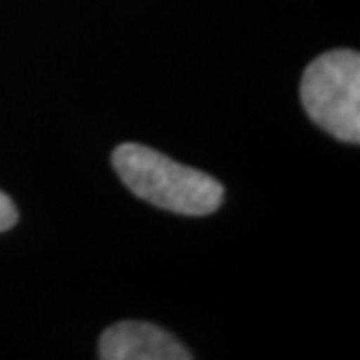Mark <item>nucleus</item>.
I'll return each instance as SVG.
<instances>
[{
  "instance_id": "obj_1",
  "label": "nucleus",
  "mask_w": 360,
  "mask_h": 360,
  "mask_svg": "<svg viewBox=\"0 0 360 360\" xmlns=\"http://www.w3.org/2000/svg\"><path fill=\"white\" fill-rule=\"evenodd\" d=\"M112 167L136 196L176 214H210L224 198L219 180L144 144H120L112 155Z\"/></svg>"
},
{
  "instance_id": "obj_2",
  "label": "nucleus",
  "mask_w": 360,
  "mask_h": 360,
  "mask_svg": "<svg viewBox=\"0 0 360 360\" xmlns=\"http://www.w3.org/2000/svg\"><path fill=\"white\" fill-rule=\"evenodd\" d=\"M300 101L310 120L338 141H360V56L354 51L324 52L302 75Z\"/></svg>"
},
{
  "instance_id": "obj_4",
  "label": "nucleus",
  "mask_w": 360,
  "mask_h": 360,
  "mask_svg": "<svg viewBox=\"0 0 360 360\" xmlns=\"http://www.w3.org/2000/svg\"><path fill=\"white\" fill-rule=\"evenodd\" d=\"M18 220V212H16V206L14 202L6 196V194L0 191V232L13 229Z\"/></svg>"
},
{
  "instance_id": "obj_3",
  "label": "nucleus",
  "mask_w": 360,
  "mask_h": 360,
  "mask_svg": "<svg viewBox=\"0 0 360 360\" xmlns=\"http://www.w3.org/2000/svg\"><path fill=\"white\" fill-rule=\"evenodd\" d=\"M103 360H191L193 354L160 326L122 321L108 326L98 342Z\"/></svg>"
}]
</instances>
